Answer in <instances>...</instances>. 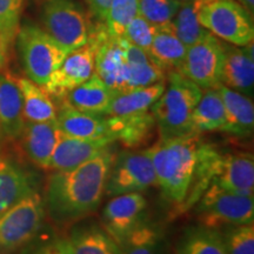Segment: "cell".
<instances>
[{
  "label": "cell",
  "mask_w": 254,
  "mask_h": 254,
  "mask_svg": "<svg viewBox=\"0 0 254 254\" xmlns=\"http://www.w3.org/2000/svg\"><path fill=\"white\" fill-rule=\"evenodd\" d=\"M32 177L12 159L0 157V215L33 192Z\"/></svg>",
  "instance_id": "cell-23"
},
{
  "label": "cell",
  "mask_w": 254,
  "mask_h": 254,
  "mask_svg": "<svg viewBox=\"0 0 254 254\" xmlns=\"http://www.w3.org/2000/svg\"><path fill=\"white\" fill-rule=\"evenodd\" d=\"M5 138H6V136L4 135V133H2V131H1V127H0V150H1L2 142H4Z\"/></svg>",
  "instance_id": "cell-42"
},
{
  "label": "cell",
  "mask_w": 254,
  "mask_h": 254,
  "mask_svg": "<svg viewBox=\"0 0 254 254\" xmlns=\"http://www.w3.org/2000/svg\"><path fill=\"white\" fill-rule=\"evenodd\" d=\"M182 2H193V1H199V0H179Z\"/></svg>",
  "instance_id": "cell-43"
},
{
  "label": "cell",
  "mask_w": 254,
  "mask_h": 254,
  "mask_svg": "<svg viewBox=\"0 0 254 254\" xmlns=\"http://www.w3.org/2000/svg\"><path fill=\"white\" fill-rule=\"evenodd\" d=\"M139 14V0H112L104 27L111 37L123 38L127 25Z\"/></svg>",
  "instance_id": "cell-33"
},
{
  "label": "cell",
  "mask_w": 254,
  "mask_h": 254,
  "mask_svg": "<svg viewBox=\"0 0 254 254\" xmlns=\"http://www.w3.org/2000/svg\"><path fill=\"white\" fill-rule=\"evenodd\" d=\"M190 118V131L195 134L224 131L226 116L222 99L217 88L204 90Z\"/></svg>",
  "instance_id": "cell-26"
},
{
  "label": "cell",
  "mask_w": 254,
  "mask_h": 254,
  "mask_svg": "<svg viewBox=\"0 0 254 254\" xmlns=\"http://www.w3.org/2000/svg\"><path fill=\"white\" fill-rule=\"evenodd\" d=\"M157 185L153 164L147 150L123 151L116 155L105 194L116 196L132 192H141Z\"/></svg>",
  "instance_id": "cell-9"
},
{
  "label": "cell",
  "mask_w": 254,
  "mask_h": 254,
  "mask_svg": "<svg viewBox=\"0 0 254 254\" xmlns=\"http://www.w3.org/2000/svg\"><path fill=\"white\" fill-rule=\"evenodd\" d=\"M217 91L220 94L225 107L224 131L237 136L252 135L254 128V106L252 99L245 94L231 90L222 84H219Z\"/></svg>",
  "instance_id": "cell-21"
},
{
  "label": "cell",
  "mask_w": 254,
  "mask_h": 254,
  "mask_svg": "<svg viewBox=\"0 0 254 254\" xmlns=\"http://www.w3.org/2000/svg\"><path fill=\"white\" fill-rule=\"evenodd\" d=\"M91 1V0H87V2H90Z\"/></svg>",
  "instance_id": "cell-44"
},
{
  "label": "cell",
  "mask_w": 254,
  "mask_h": 254,
  "mask_svg": "<svg viewBox=\"0 0 254 254\" xmlns=\"http://www.w3.org/2000/svg\"><path fill=\"white\" fill-rule=\"evenodd\" d=\"M221 236L227 254H254L253 224L226 226Z\"/></svg>",
  "instance_id": "cell-34"
},
{
  "label": "cell",
  "mask_w": 254,
  "mask_h": 254,
  "mask_svg": "<svg viewBox=\"0 0 254 254\" xmlns=\"http://www.w3.org/2000/svg\"><path fill=\"white\" fill-rule=\"evenodd\" d=\"M26 120L23 112V95L17 77L2 69L0 72V127L8 139H19Z\"/></svg>",
  "instance_id": "cell-18"
},
{
  "label": "cell",
  "mask_w": 254,
  "mask_h": 254,
  "mask_svg": "<svg viewBox=\"0 0 254 254\" xmlns=\"http://www.w3.org/2000/svg\"><path fill=\"white\" fill-rule=\"evenodd\" d=\"M224 46L211 32L194 45L187 47L186 56L178 72L193 81L202 91L220 84Z\"/></svg>",
  "instance_id": "cell-10"
},
{
  "label": "cell",
  "mask_w": 254,
  "mask_h": 254,
  "mask_svg": "<svg viewBox=\"0 0 254 254\" xmlns=\"http://www.w3.org/2000/svg\"><path fill=\"white\" fill-rule=\"evenodd\" d=\"M182 6L179 0H139V14L154 26L172 21Z\"/></svg>",
  "instance_id": "cell-35"
},
{
  "label": "cell",
  "mask_w": 254,
  "mask_h": 254,
  "mask_svg": "<svg viewBox=\"0 0 254 254\" xmlns=\"http://www.w3.org/2000/svg\"><path fill=\"white\" fill-rule=\"evenodd\" d=\"M112 144L114 141L110 138L78 139L63 135L51 158L49 170H72L95 158Z\"/></svg>",
  "instance_id": "cell-17"
},
{
  "label": "cell",
  "mask_w": 254,
  "mask_h": 254,
  "mask_svg": "<svg viewBox=\"0 0 254 254\" xmlns=\"http://www.w3.org/2000/svg\"><path fill=\"white\" fill-rule=\"evenodd\" d=\"M63 135L57 120L26 122L19 139L24 153L32 163L38 167L49 170L51 158Z\"/></svg>",
  "instance_id": "cell-16"
},
{
  "label": "cell",
  "mask_w": 254,
  "mask_h": 254,
  "mask_svg": "<svg viewBox=\"0 0 254 254\" xmlns=\"http://www.w3.org/2000/svg\"><path fill=\"white\" fill-rule=\"evenodd\" d=\"M112 145L80 166L55 171L49 177L44 202L56 222L71 224L97 209L116 159Z\"/></svg>",
  "instance_id": "cell-2"
},
{
  "label": "cell",
  "mask_w": 254,
  "mask_h": 254,
  "mask_svg": "<svg viewBox=\"0 0 254 254\" xmlns=\"http://www.w3.org/2000/svg\"><path fill=\"white\" fill-rule=\"evenodd\" d=\"M237 194H254V157L252 153H225L219 157L213 182Z\"/></svg>",
  "instance_id": "cell-14"
},
{
  "label": "cell",
  "mask_w": 254,
  "mask_h": 254,
  "mask_svg": "<svg viewBox=\"0 0 254 254\" xmlns=\"http://www.w3.org/2000/svg\"><path fill=\"white\" fill-rule=\"evenodd\" d=\"M187 47L178 39L171 23L155 26L148 53L164 71H178L186 56Z\"/></svg>",
  "instance_id": "cell-25"
},
{
  "label": "cell",
  "mask_w": 254,
  "mask_h": 254,
  "mask_svg": "<svg viewBox=\"0 0 254 254\" xmlns=\"http://www.w3.org/2000/svg\"><path fill=\"white\" fill-rule=\"evenodd\" d=\"M27 254H75L69 239L64 237H56L46 243L34 247Z\"/></svg>",
  "instance_id": "cell-38"
},
{
  "label": "cell",
  "mask_w": 254,
  "mask_h": 254,
  "mask_svg": "<svg viewBox=\"0 0 254 254\" xmlns=\"http://www.w3.org/2000/svg\"><path fill=\"white\" fill-rule=\"evenodd\" d=\"M45 219V202L33 190L0 215V252H14L31 243Z\"/></svg>",
  "instance_id": "cell-7"
},
{
  "label": "cell",
  "mask_w": 254,
  "mask_h": 254,
  "mask_svg": "<svg viewBox=\"0 0 254 254\" xmlns=\"http://www.w3.org/2000/svg\"><path fill=\"white\" fill-rule=\"evenodd\" d=\"M176 254H227L221 232L204 225L187 227L176 247Z\"/></svg>",
  "instance_id": "cell-29"
},
{
  "label": "cell",
  "mask_w": 254,
  "mask_h": 254,
  "mask_svg": "<svg viewBox=\"0 0 254 254\" xmlns=\"http://www.w3.org/2000/svg\"><path fill=\"white\" fill-rule=\"evenodd\" d=\"M57 110V124L64 135L78 139H111L109 123L100 114L81 112L64 101Z\"/></svg>",
  "instance_id": "cell-19"
},
{
  "label": "cell",
  "mask_w": 254,
  "mask_h": 254,
  "mask_svg": "<svg viewBox=\"0 0 254 254\" xmlns=\"http://www.w3.org/2000/svg\"><path fill=\"white\" fill-rule=\"evenodd\" d=\"M224 46L220 84L231 90L252 97L254 87V58L253 41L246 46Z\"/></svg>",
  "instance_id": "cell-15"
},
{
  "label": "cell",
  "mask_w": 254,
  "mask_h": 254,
  "mask_svg": "<svg viewBox=\"0 0 254 254\" xmlns=\"http://www.w3.org/2000/svg\"><path fill=\"white\" fill-rule=\"evenodd\" d=\"M168 84L151 107L159 136L163 139L190 134V118L202 90L178 71H168Z\"/></svg>",
  "instance_id": "cell-3"
},
{
  "label": "cell",
  "mask_w": 254,
  "mask_h": 254,
  "mask_svg": "<svg viewBox=\"0 0 254 254\" xmlns=\"http://www.w3.org/2000/svg\"><path fill=\"white\" fill-rule=\"evenodd\" d=\"M107 123L111 139L114 142H122L128 150H134L150 141L157 127L151 112L110 117L107 118Z\"/></svg>",
  "instance_id": "cell-20"
},
{
  "label": "cell",
  "mask_w": 254,
  "mask_h": 254,
  "mask_svg": "<svg viewBox=\"0 0 254 254\" xmlns=\"http://www.w3.org/2000/svg\"><path fill=\"white\" fill-rule=\"evenodd\" d=\"M43 23L44 31L68 52L85 45L93 30L85 12L73 0H49Z\"/></svg>",
  "instance_id": "cell-8"
},
{
  "label": "cell",
  "mask_w": 254,
  "mask_h": 254,
  "mask_svg": "<svg viewBox=\"0 0 254 254\" xmlns=\"http://www.w3.org/2000/svg\"><path fill=\"white\" fill-rule=\"evenodd\" d=\"M17 45L27 78L44 87L53 72L68 55V51L46 31L34 25L19 27Z\"/></svg>",
  "instance_id": "cell-5"
},
{
  "label": "cell",
  "mask_w": 254,
  "mask_h": 254,
  "mask_svg": "<svg viewBox=\"0 0 254 254\" xmlns=\"http://www.w3.org/2000/svg\"><path fill=\"white\" fill-rule=\"evenodd\" d=\"M164 234L160 227L145 220L119 244L120 254H160Z\"/></svg>",
  "instance_id": "cell-31"
},
{
  "label": "cell",
  "mask_w": 254,
  "mask_h": 254,
  "mask_svg": "<svg viewBox=\"0 0 254 254\" xmlns=\"http://www.w3.org/2000/svg\"><path fill=\"white\" fill-rule=\"evenodd\" d=\"M146 207L147 201L140 192L113 196L103 209L101 227L119 245L146 220Z\"/></svg>",
  "instance_id": "cell-13"
},
{
  "label": "cell",
  "mask_w": 254,
  "mask_h": 254,
  "mask_svg": "<svg viewBox=\"0 0 254 254\" xmlns=\"http://www.w3.org/2000/svg\"><path fill=\"white\" fill-rule=\"evenodd\" d=\"M195 4L198 21L213 36L240 47L253 41V15L236 0H199Z\"/></svg>",
  "instance_id": "cell-4"
},
{
  "label": "cell",
  "mask_w": 254,
  "mask_h": 254,
  "mask_svg": "<svg viewBox=\"0 0 254 254\" xmlns=\"http://www.w3.org/2000/svg\"><path fill=\"white\" fill-rule=\"evenodd\" d=\"M9 45L6 41L0 37V72L5 67L6 60H7V52H8Z\"/></svg>",
  "instance_id": "cell-40"
},
{
  "label": "cell",
  "mask_w": 254,
  "mask_h": 254,
  "mask_svg": "<svg viewBox=\"0 0 254 254\" xmlns=\"http://www.w3.org/2000/svg\"><path fill=\"white\" fill-rule=\"evenodd\" d=\"M23 95V112L26 122L41 123L57 120V106L44 87L28 78H17Z\"/></svg>",
  "instance_id": "cell-28"
},
{
  "label": "cell",
  "mask_w": 254,
  "mask_h": 254,
  "mask_svg": "<svg viewBox=\"0 0 254 254\" xmlns=\"http://www.w3.org/2000/svg\"><path fill=\"white\" fill-rule=\"evenodd\" d=\"M116 92L107 86L99 75L93 73L90 79L67 92L60 101L81 112L105 116Z\"/></svg>",
  "instance_id": "cell-22"
},
{
  "label": "cell",
  "mask_w": 254,
  "mask_h": 254,
  "mask_svg": "<svg viewBox=\"0 0 254 254\" xmlns=\"http://www.w3.org/2000/svg\"><path fill=\"white\" fill-rule=\"evenodd\" d=\"M157 185L167 201L180 211L194 205L213 182L220 152L201 134L159 139L147 148Z\"/></svg>",
  "instance_id": "cell-1"
},
{
  "label": "cell",
  "mask_w": 254,
  "mask_h": 254,
  "mask_svg": "<svg viewBox=\"0 0 254 254\" xmlns=\"http://www.w3.org/2000/svg\"><path fill=\"white\" fill-rule=\"evenodd\" d=\"M172 30L186 47H190L201 40L208 31L200 25L196 18V4L193 2H182L177 14L171 21Z\"/></svg>",
  "instance_id": "cell-32"
},
{
  "label": "cell",
  "mask_w": 254,
  "mask_h": 254,
  "mask_svg": "<svg viewBox=\"0 0 254 254\" xmlns=\"http://www.w3.org/2000/svg\"><path fill=\"white\" fill-rule=\"evenodd\" d=\"M251 15L254 13V0H236Z\"/></svg>",
  "instance_id": "cell-41"
},
{
  "label": "cell",
  "mask_w": 254,
  "mask_h": 254,
  "mask_svg": "<svg viewBox=\"0 0 254 254\" xmlns=\"http://www.w3.org/2000/svg\"><path fill=\"white\" fill-rule=\"evenodd\" d=\"M68 239L75 254H120L118 244L97 224L75 226Z\"/></svg>",
  "instance_id": "cell-30"
},
{
  "label": "cell",
  "mask_w": 254,
  "mask_h": 254,
  "mask_svg": "<svg viewBox=\"0 0 254 254\" xmlns=\"http://www.w3.org/2000/svg\"><path fill=\"white\" fill-rule=\"evenodd\" d=\"M124 47H125L127 62L129 66L128 90L150 86L155 82L165 81L166 71H164L154 62L147 51L132 45L125 39H124Z\"/></svg>",
  "instance_id": "cell-27"
},
{
  "label": "cell",
  "mask_w": 254,
  "mask_h": 254,
  "mask_svg": "<svg viewBox=\"0 0 254 254\" xmlns=\"http://www.w3.org/2000/svg\"><path fill=\"white\" fill-rule=\"evenodd\" d=\"M95 50V43L90 38L85 45L71 51L51 74L44 90L62 100L67 92L90 79L94 73Z\"/></svg>",
  "instance_id": "cell-12"
},
{
  "label": "cell",
  "mask_w": 254,
  "mask_h": 254,
  "mask_svg": "<svg viewBox=\"0 0 254 254\" xmlns=\"http://www.w3.org/2000/svg\"><path fill=\"white\" fill-rule=\"evenodd\" d=\"M195 204L200 225L215 230L254 221L253 196L228 192L214 183L206 189Z\"/></svg>",
  "instance_id": "cell-6"
},
{
  "label": "cell",
  "mask_w": 254,
  "mask_h": 254,
  "mask_svg": "<svg viewBox=\"0 0 254 254\" xmlns=\"http://www.w3.org/2000/svg\"><path fill=\"white\" fill-rule=\"evenodd\" d=\"M24 0H0V37L11 46L17 37Z\"/></svg>",
  "instance_id": "cell-36"
},
{
  "label": "cell",
  "mask_w": 254,
  "mask_h": 254,
  "mask_svg": "<svg viewBox=\"0 0 254 254\" xmlns=\"http://www.w3.org/2000/svg\"><path fill=\"white\" fill-rule=\"evenodd\" d=\"M111 1H112V0H91V1L88 2L91 12L100 23H104L105 18H106L107 9L110 7Z\"/></svg>",
  "instance_id": "cell-39"
},
{
  "label": "cell",
  "mask_w": 254,
  "mask_h": 254,
  "mask_svg": "<svg viewBox=\"0 0 254 254\" xmlns=\"http://www.w3.org/2000/svg\"><path fill=\"white\" fill-rule=\"evenodd\" d=\"M165 86V81H160L150 86L118 92L114 94L105 116L124 117L148 112L155 101L161 97Z\"/></svg>",
  "instance_id": "cell-24"
},
{
  "label": "cell",
  "mask_w": 254,
  "mask_h": 254,
  "mask_svg": "<svg viewBox=\"0 0 254 254\" xmlns=\"http://www.w3.org/2000/svg\"><path fill=\"white\" fill-rule=\"evenodd\" d=\"M155 32V26L148 23L145 18L138 14L133 20L127 25L125 32H124V39L128 41L129 44L141 50H150L152 40Z\"/></svg>",
  "instance_id": "cell-37"
},
{
  "label": "cell",
  "mask_w": 254,
  "mask_h": 254,
  "mask_svg": "<svg viewBox=\"0 0 254 254\" xmlns=\"http://www.w3.org/2000/svg\"><path fill=\"white\" fill-rule=\"evenodd\" d=\"M91 39L95 43L94 73L116 93L128 90L129 66L123 38L111 37L101 24L93 28Z\"/></svg>",
  "instance_id": "cell-11"
}]
</instances>
